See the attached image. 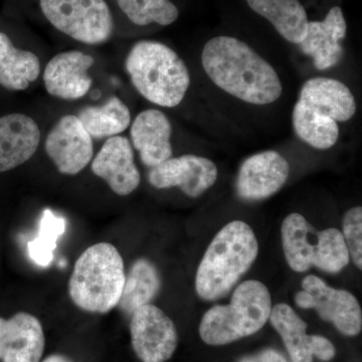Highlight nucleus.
Returning a JSON list of instances; mask_svg holds the SVG:
<instances>
[{"mask_svg":"<svg viewBox=\"0 0 362 362\" xmlns=\"http://www.w3.org/2000/svg\"><path fill=\"white\" fill-rule=\"evenodd\" d=\"M303 290L295 295L300 308L314 309L321 319L332 323L342 334L356 337L362 329V311L356 296L346 290L334 289L317 276H306Z\"/></svg>","mask_w":362,"mask_h":362,"instance_id":"nucleus-8","label":"nucleus"},{"mask_svg":"<svg viewBox=\"0 0 362 362\" xmlns=\"http://www.w3.org/2000/svg\"><path fill=\"white\" fill-rule=\"evenodd\" d=\"M292 120L298 137L309 146L325 150L337 144L339 137L337 121L324 115L302 100H298L293 109Z\"/></svg>","mask_w":362,"mask_h":362,"instance_id":"nucleus-23","label":"nucleus"},{"mask_svg":"<svg viewBox=\"0 0 362 362\" xmlns=\"http://www.w3.org/2000/svg\"><path fill=\"white\" fill-rule=\"evenodd\" d=\"M218 168L206 157L185 154L169 158L150 170L148 180L157 189L178 187L187 197H201L213 187Z\"/></svg>","mask_w":362,"mask_h":362,"instance_id":"nucleus-11","label":"nucleus"},{"mask_svg":"<svg viewBox=\"0 0 362 362\" xmlns=\"http://www.w3.org/2000/svg\"><path fill=\"white\" fill-rule=\"evenodd\" d=\"M121 11L133 23L169 25L180 16V11L170 0H117Z\"/></svg>","mask_w":362,"mask_h":362,"instance_id":"nucleus-27","label":"nucleus"},{"mask_svg":"<svg viewBox=\"0 0 362 362\" xmlns=\"http://www.w3.org/2000/svg\"><path fill=\"white\" fill-rule=\"evenodd\" d=\"M78 118L90 137L96 139L121 134L131 124L129 108L116 96L109 98L102 106L85 107Z\"/></svg>","mask_w":362,"mask_h":362,"instance_id":"nucleus-24","label":"nucleus"},{"mask_svg":"<svg viewBox=\"0 0 362 362\" xmlns=\"http://www.w3.org/2000/svg\"><path fill=\"white\" fill-rule=\"evenodd\" d=\"M288 42L299 45L306 35L308 16L299 0H247Z\"/></svg>","mask_w":362,"mask_h":362,"instance_id":"nucleus-21","label":"nucleus"},{"mask_svg":"<svg viewBox=\"0 0 362 362\" xmlns=\"http://www.w3.org/2000/svg\"><path fill=\"white\" fill-rule=\"evenodd\" d=\"M290 166L278 152H259L243 162L238 173V195L246 201L268 199L284 187L289 177Z\"/></svg>","mask_w":362,"mask_h":362,"instance_id":"nucleus-12","label":"nucleus"},{"mask_svg":"<svg viewBox=\"0 0 362 362\" xmlns=\"http://www.w3.org/2000/svg\"><path fill=\"white\" fill-rule=\"evenodd\" d=\"M66 232V220L45 209L40 220L39 235L28 245V256L37 266L47 268L54 259L58 240Z\"/></svg>","mask_w":362,"mask_h":362,"instance_id":"nucleus-26","label":"nucleus"},{"mask_svg":"<svg viewBox=\"0 0 362 362\" xmlns=\"http://www.w3.org/2000/svg\"><path fill=\"white\" fill-rule=\"evenodd\" d=\"M259 254V243L251 226L233 221L211 240L195 276V291L214 301L225 296L250 270Z\"/></svg>","mask_w":362,"mask_h":362,"instance_id":"nucleus-2","label":"nucleus"},{"mask_svg":"<svg viewBox=\"0 0 362 362\" xmlns=\"http://www.w3.org/2000/svg\"><path fill=\"white\" fill-rule=\"evenodd\" d=\"M40 130L32 117L11 113L0 117V173L30 160L39 148Z\"/></svg>","mask_w":362,"mask_h":362,"instance_id":"nucleus-17","label":"nucleus"},{"mask_svg":"<svg viewBox=\"0 0 362 362\" xmlns=\"http://www.w3.org/2000/svg\"><path fill=\"white\" fill-rule=\"evenodd\" d=\"M271 294L263 283L249 280L238 286L230 303L207 310L199 325L202 341L213 346L228 344L261 330L270 318Z\"/></svg>","mask_w":362,"mask_h":362,"instance_id":"nucleus-5","label":"nucleus"},{"mask_svg":"<svg viewBox=\"0 0 362 362\" xmlns=\"http://www.w3.org/2000/svg\"><path fill=\"white\" fill-rule=\"evenodd\" d=\"M311 225L302 214H291L283 221V251L288 265L297 273L312 267L337 274L349 263V252L342 233L335 228L318 233L315 245L310 242Z\"/></svg>","mask_w":362,"mask_h":362,"instance_id":"nucleus-6","label":"nucleus"},{"mask_svg":"<svg viewBox=\"0 0 362 362\" xmlns=\"http://www.w3.org/2000/svg\"><path fill=\"white\" fill-rule=\"evenodd\" d=\"M343 238L349 249V257L359 270L362 269V209L352 207L342 221Z\"/></svg>","mask_w":362,"mask_h":362,"instance_id":"nucleus-28","label":"nucleus"},{"mask_svg":"<svg viewBox=\"0 0 362 362\" xmlns=\"http://www.w3.org/2000/svg\"><path fill=\"white\" fill-rule=\"evenodd\" d=\"M125 68L135 89L158 106H178L189 88V71L185 62L161 42H136L128 52Z\"/></svg>","mask_w":362,"mask_h":362,"instance_id":"nucleus-3","label":"nucleus"},{"mask_svg":"<svg viewBox=\"0 0 362 362\" xmlns=\"http://www.w3.org/2000/svg\"><path fill=\"white\" fill-rule=\"evenodd\" d=\"M94 63L93 57L83 52H59L45 66V90L51 96L68 101L85 97L92 87L88 71Z\"/></svg>","mask_w":362,"mask_h":362,"instance_id":"nucleus-14","label":"nucleus"},{"mask_svg":"<svg viewBox=\"0 0 362 362\" xmlns=\"http://www.w3.org/2000/svg\"><path fill=\"white\" fill-rule=\"evenodd\" d=\"M269 320L282 337L292 362H313L308 325L291 306L281 303L272 307Z\"/></svg>","mask_w":362,"mask_h":362,"instance_id":"nucleus-25","label":"nucleus"},{"mask_svg":"<svg viewBox=\"0 0 362 362\" xmlns=\"http://www.w3.org/2000/svg\"><path fill=\"white\" fill-rule=\"evenodd\" d=\"M161 277L156 266L148 259H136L125 276L122 295L118 306L126 315L150 304L160 291Z\"/></svg>","mask_w":362,"mask_h":362,"instance_id":"nucleus-22","label":"nucleus"},{"mask_svg":"<svg viewBox=\"0 0 362 362\" xmlns=\"http://www.w3.org/2000/svg\"><path fill=\"white\" fill-rule=\"evenodd\" d=\"M259 362H288L280 352L275 349H265L257 356Z\"/></svg>","mask_w":362,"mask_h":362,"instance_id":"nucleus-30","label":"nucleus"},{"mask_svg":"<svg viewBox=\"0 0 362 362\" xmlns=\"http://www.w3.org/2000/svg\"><path fill=\"white\" fill-rule=\"evenodd\" d=\"M347 25L341 8L334 6L322 21H308L306 35L300 49L311 57L314 66L323 71L340 63L343 47L340 42L346 35Z\"/></svg>","mask_w":362,"mask_h":362,"instance_id":"nucleus-16","label":"nucleus"},{"mask_svg":"<svg viewBox=\"0 0 362 362\" xmlns=\"http://www.w3.org/2000/svg\"><path fill=\"white\" fill-rule=\"evenodd\" d=\"M202 62L214 84L247 103L271 104L282 95V83L273 66L242 40L214 37L204 45Z\"/></svg>","mask_w":362,"mask_h":362,"instance_id":"nucleus-1","label":"nucleus"},{"mask_svg":"<svg viewBox=\"0 0 362 362\" xmlns=\"http://www.w3.org/2000/svg\"><path fill=\"white\" fill-rule=\"evenodd\" d=\"M45 148L59 173L66 175L80 173L94 156L93 138L75 115L59 119L47 136Z\"/></svg>","mask_w":362,"mask_h":362,"instance_id":"nucleus-10","label":"nucleus"},{"mask_svg":"<svg viewBox=\"0 0 362 362\" xmlns=\"http://www.w3.org/2000/svg\"><path fill=\"white\" fill-rule=\"evenodd\" d=\"M44 350V329L37 317L26 312L0 317V361L40 362Z\"/></svg>","mask_w":362,"mask_h":362,"instance_id":"nucleus-15","label":"nucleus"},{"mask_svg":"<svg viewBox=\"0 0 362 362\" xmlns=\"http://www.w3.org/2000/svg\"><path fill=\"white\" fill-rule=\"evenodd\" d=\"M40 74L37 54L14 47L8 35L0 32V86L9 90H23Z\"/></svg>","mask_w":362,"mask_h":362,"instance_id":"nucleus-20","label":"nucleus"},{"mask_svg":"<svg viewBox=\"0 0 362 362\" xmlns=\"http://www.w3.org/2000/svg\"><path fill=\"white\" fill-rule=\"evenodd\" d=\"M299 99L337 122H346L356 112V101L349 87L335 78H310L302 86Z\"/></svg>","mask_w":362,"mask_h":362,"instance_id":"nucleus-19","label":"nucleus"},{"mask_svg":"<svg viewBox=\"0 0 362 362\" xmlns=\"http://www.w3.org/2000/svg\"><path fill=\"white\" fill-rule=\"evenodd\" d=\"M90 169L109 185L114 194L120 197L135 192L141 180L135 164L132 144L124 136L108 138L93 159Z\"/></svg>","mask_w":362,"mask_h":362,"instance_id":"nucleus-13","label":"nucleus"},{"mask_svg":"<svg viewBox=\"0 0 362 362\" xmlns=\"http://www.w3.org/2000/svg\"><path fill=\"white\" fill-rule=\"evenodd\" d=\"M131 343L142 362H165L178 344L175 324L158 307L144 305L131 314Z\"/></svg>","mask_w":362,"mask_h":362,"instance_id":"nucleus-9","label":"nucleus"},{"mask_svg":"<svg viewBox=\"0 0 362 362\" xmlns=\"http://www.w3.org/2000/svg\"><path fill=\"white\" fill-rule=\"evenodd\" d=\"M173 127L165 114L148 109L138 114L131 125L133 146L148 168H156L173 156L170 138Z\"/></svg>","mask_w":362,"mask_h":362,"instance_id":"nucleus-18","label":"nucleus"},{"mask_svg":"<svg viewBox=\"0 0 362 362\" xmlns=\"http://www.w3.org/2000/svg\"><path fill=\"white\" fill-rule=\"evenodd\" d=\"M310 337V349L312 356L322 361H329L334 358L337 349L329 339L321 335L312 334Z\"/></svg>","mask_w":362,"mask_h":362,"instance_id":"nucleus-29","label":"nucleus"},{"mask_svg":"<svg viewBox=\"0 0 362 362\" xmlns=\"http://www.w3.org/2000/svg\"><path fill=\"white\" fill-rule=\"evenodd\" d=\"M42 362H74L71 361L70 358L68 357L62 356V354H52V356H49L47 357Z\"/></svg>","mask_w":362,"mask_h":362,"instance_id":"nucleus-31","label":"nucleus"},{"mask_svg":"<svg viewBox=\"0 0 362 362\" xmlns=\"http://www.w3.org/2000/svg\"><path fill=\"white\" fill-rule=\"evenodd\" d=\"M40 6L57 30L82 44H105L115 30L105 0H40Z\"/></svg>","mask_w":362,"mask_h":362,"instance_id":"nucleus-7","label":"nucleus"},{"mask_svg":"<svg viewBox=\"0 0 362 362\" xmlns=\"http://www.w3.org/2000/svg\"><path fill=\"white\" fill-rule=\"evenodd\" d=\"M240 362H259L257 357H247V358L243 359Z\"/></svg>","mask_w":362,"mask_h":362,"instance_id":"nucleus-32","label":"nucleus"},{"mask_svg":"<svg viewBox=\"0 0 362 362\" xmlns=\"http://www.w3.org/2000/svg\"><path fill=\"white\" fill-rule=\"evenodd\" d=\"M125 276L118 250L109 243H99L78 257L69 281V294L82 310L108 313L118 306Z\"/></svg>","mask_w":362,"mask_h":362,"instance_id":"nucleus-4","label":"nucleus"}]
</instances>
